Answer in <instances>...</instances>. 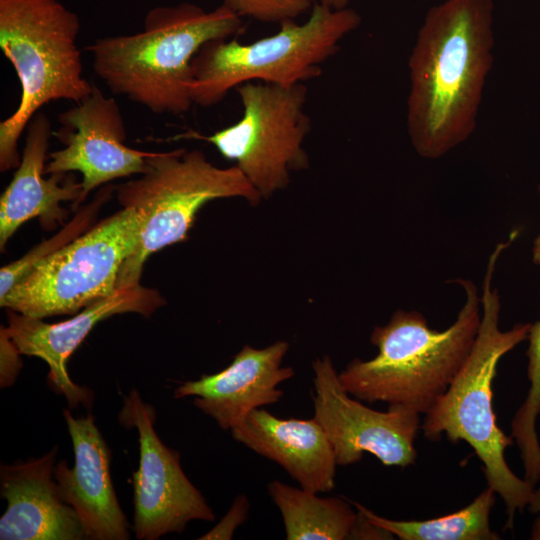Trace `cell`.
<instances>
[{"label":"cell","mask_w":540,"mask_h":540,"mask_svg":"<svg viewBox=\"0 0 540 540\" xmlns=\"http://www.w3.org/2000/svg\"><path fill=\"white\" fill-rule=\"evenodd\" d=\"M493 0H444L418 31L408 67L407 130L417 154L438 159L473 133L493 65Z\"/></svg>","instance_id":"obj_1"},{"label":"cell","mask_w":540,"mask_h":540,"mask_svg":"<svg viewBox=\"0 0 540 540\" xmlns=\"http://www.w3.org/2000/svg\"><path fill=\"white\" fill-rule=\"evenodd\" d=\"M244 29L242 18L222 4L206 11L183 2L151 9L138 33L98 38L86 49L112 93L153 113L180 115L194 104L192 61L198 51Z\"/></svg>","instance_id":"obj_2"},{"label":"cell","mask_w":540,"mask_h":540,"mask_svg":"<svg viewBox=\"0 0 540 540\" xmlns=\"http://www.w3.org/2000/svg\"><path fill=\"white\" fill-rule=\"evenodd\" d=\"M516 238L499 243L489 257L481 296V322L471 352L461 370L435 405L425 414L421 426L425 437L438 440L443 434L452 441L463 440L475 451L484 466L487 486L506 506L507 526L533 497L535 486L514 474L505 460V450L513 444L498 427L493 411L492 382L500 359L526 340L531 323L516 324L507 331L499 328L500 297L492 287L496 264L502 251Z\"/></svg>","instance_id":"obj_3"},{"label":"cell","mask_w":540,"mask_h":540,"mask_svg":"<svg viewBox=\"0 0 540 540\" xmlns=\"http://www.w3.org/2000/svg\"><path fill=\"white\" fill-rule=\"evenodd\" d=\"M466 300L456 320L443 331L429 327L418 311L397 310L385 326H377L371 343L378 354L354 359L338 374L349 395L426 414L447 391L474 345L481 322V298L475 284L454 279Z\"/></svg>","instance_id":"obj_4"},{"label":"cell","mask_w":540,"mask_h":540,"mask_svg":"<svg viewBox=\"0 0 540 540\" xmlns=\"http://www.w3.org/2000/svg\"><path fill=\"white\" fill-rule=\"evenodd\" d=\"M78 15L59 0H0V48L21 86L16 110L0 123V170L19 166L18 140L51 101L80 102L94 85L83 74Z\"/></svg>","instance_id":"obj_5"},{"label":"cell","mask_w":540,"mask_h":540,"mask_svg":"<svg viewBox=\"0 0 540 540\" xmlns=\"http://www.w3.org/2000/svg\"><path fill=\"white\" fill-rule=\"evenodd\" d=\"M361 21L352 8L315 3L305 22L283 21L276 33L256 41L207 42L192 61L193 102L202 107L216 105L231 89L250 81L290 87L317 78L322 65Z\"/></svg>","instance_id":"obj_6"},{"label":"cell","mask_w":540,"mask_h":540,"mask_svg":"<svg viewBox=\"0 0 540 540\" xmlns=\"http://www.w3.org/2000/svg\"><path fill=\"white\" fill-rule=\"evenodd\" d=\"M122 207L139 216L138 243L124 262L117 289L140 285L143 264L154 252L186 238L199 209L219 198H262L235 165L219 168L199 150L154 152L137 179L116 188Z\"/></svg>","instance_id":"obj_7"},{"label":"cell","mask_w":540,"mask_h":540,"mask_svg":"<svg viewBox=\"0 0 540 540\" xmlns=\"http://www.w3.org/2000/svg\"><path fill=\"white\" fill-rule=\"evenodd\" d=\"M138 234L136 210L122 207L38 263L0 299L1 307L43 319L111 296Z\"/></svg>","instance_id":"obj_8"},{"label":"cell","mask_w":540,"mask_h":540,"mask_svg":"<svg viewBox=\"0 0 540 540\" xmlns=\"http://www.w3.org/2000/svg\"><path fill=\"white\" fill-rule=\"evenodd\" d=\"M235 90L243 109L237 122L209 136L187 132L178 137L212 144L225 159L235 162L262 198H267L287 187L291 171L309 166L303 147L311 129L305 109L307 87L250 81Z\"/></svg>","instance_id":"obj_9"},{"label":"cell","mask_w":540,"mask_h":540,"mask_svg":"<svg viewBox=\"0 0 540 540\" xmlns=\"http://www.w3.org/2000/svg\"><path fill=\"white\" fill-rule=\"evenodd\" d=\"M312 368L314 418L333 447L337 465L357 463L364 452L385 466L407 467L415 463L419 413L400 405L376 411L352 399L327 355L314 360Z\"/></svg>","instance_id":"obj_10"},{"label":"cell","mask_w":540,"mask_h":540,"mask_svg":"<svg viewBox=\"0 0 540 540\" xmlns=\"http://www.w3.org/2000/svg\"><path fill=\"white\" fill-rule=\"evenodd\" d=\"M119 420L139 435V468L133 473L134 531L139 540L182 533L192 520L213 521L205 498L180 465V454L168 448L154 430L155 411L136 390L125 398Z\"/></svg>","instance_id":"obj_11"},{"label":"cell","mask_w":540,"mask_h":540,"mask_svg":"<svg viewBox=\"0 0 540 540\" xmlns=\"http://www.w3.org/2000/svg\"><path fill=\"white\" fill-rule=\"evenodd\" d=\"M54 135L64 147L50 153L46 174L77 171L82 175L80 203L98 186L142 174L154 152L125 145L126 128L120 107L95 85L89 96L60 113Z\"/></svg>","instance_id":"obj_12"},{"label":"cell","mask_w":540,"mask_h":540,"mask_svg":"<svg viewBox=\"0 0 540 540\" xmlns=\"http://www.w3.org/2000/svg\"><path fill=\"white\" fill-rule=\"evenodd\" d=\"M163 304L164 300L155 290L141 285L119 288L75 317L54 324L8 310L6 331L21 354L39 357L48 364L50 382L66 397L70 407L79 403L90 405L91 391L75 384L67 372L71 354L98 322L127 312L150 316Z\"/></svg>","instance_id":"obj_13"},{"label":"cell","mask_w":540,"mask_h":540,"mask_svg":"<svg viewBox=\"0 0 540 540\" xmlns=\"http://www.w3.org/2000/svg\"><path fill=\"white\" fill-rule=\"evenodd\" d=\"M63 415L72 440L74 466L60 461L54 479L62 499L77 513L85 538L126 540L127 519L120 508L110 476V452L94 417L75 418L69 410Z\"/></svg>","instance_id":"obj_14"},{"label":"cell","mask_w":540,"mask_h":540,"mask_svg":"<svg viewBox=\"0 0 540 540\" xmlns=\"http://www.w3.org/2000/svg\"><path fill=\"white\" fill-rule=\"evenodd\" d=\"M289 344L277 341L263 349L245 345L225 369L178 386L175 398L194 396V405L223 430H232L255 409L278 402V386L295 374L282 367Z\"/></svg>","instance_id":"obj_15"},{"label":"cell","mask_w":540,"mask_h":540,"mask_svg":"<svg viewBox=\"0 0 540 540\" xmlns=\"http://www.w3.org/2000/svg\"><path fill=\"white\" fill-rule=\"evenodd\" d=\"M57 448L39 458L0 467L1 540H81L85 534L75 510L53 480Z\"/></svg>","instance_id":"obj_16"},{"label":"cell","mask_w":540,"mask_h":540,"mask_svg":"<svg viewBox=\"0 0 540 540\" xmlns=\"http://www.w3.org/2000/svg\"><path fill=\"white\" fill-rule=\"evenodd\" d=\"M25 130L18 169L0 199L1 249L23 223L34 217H39L46 228L63 223L68 213L61 203L70 200L77 206L82 195L81 182L73 175L54 173L44 178L46 153L53 133L47 115L36 113Z\"/></svg>","instance_id":"obj_17"},{"label":"cell","mask_w":540,"mask_h":540,"mask_svg":"<svg viewBox=\"0 0 540 540\" xmlns=\"http://www.w3.org/2000/svg\"><path fill=\"white\" fill-rule=\"evenodd\" d=\"M231 434L255 453L278 463L301 488L323 493L335 487L336 456L314 417L281 419L259 408Z\"/></svg>","instance_id":"obj_18"},{"label":"cell","mask_w":540,"mask_h":540,"mask_svg":"<svg viewBox=\"0 0 540 540\" xmlns=\"http://www.w3.org/2000/svg\"><path fill=\"white\" fill-rule=\"evenodd\" d=\"M268 493L282 515L287 540L348 539L357 511L342 498L319 497L278 480L269 483Z\"/></svg>","instance_id":"obj_19"},{"label":"cell","mask_w":540,"mask_h":540,"mask_svg":"<svg viewBox=\"0 0 540 540\" xmlns=\"http://www.w3.org/2000/svg\"><path fill=\"white\" fill-rule=\"evenodd\" d=\"M496 493L487 488L466 507L454 513L427 520H392L379 516L359 503H353L372 523L401 540H498L491 530L490 513Z\"/></svg>","instance_id":"obj_20"},{"label":"cell","mask_w":540,"mask_h":540,"mask_svg":"<svg viewBox=\"0 0 540 540\" xmlns=\"http://www.w3.org/2000/svg\"><path fill=\"white\" fill-rule=\"evenodd\" d=\"M532 258L540 265V232L534 239ZM529 346L527 376L530 382L527 397L517 410L512 423V437L522 449H533L539 445L536 421L540 414V320L531 324L527 337Z\"/></svg>","instance_id":"obj_21"},{"label":"cell","mask_w":540,"mask_h":540,"mask_svg":"<svg viewBox=\"0 0 540 540\" xmlns=\"http://www.w3.org/2000/svg\"><path fill=\"white\" fill-rule=\"evenodd\" d=\"M111 190V186L102 189L94 202L83 209L55 236L33 248L19 260L2 267L0 271V299L43 259L83 234L89 226L92 217L95 215L96 210L110 196Z\"/></svg>","instance_id":"obj_22"},{"label":"cell","mask_w":540,"mask_h":540,"mask_svg":"<svg viewBox=\"0 0 540 540\" xmlns=\"http://www.w3.org/2000/svg\"><path fill=\"white\" fill-rule=\"evenodd\" d=\"M311 0H223L222 5L239 17L281 23L296 19L311 7Z\"/></svg>","instance_id":"obj_23"},{"label":"cell","mask_w":540,"mask_h":540,"mask_svg":"<svg viewBox=\"0 0 540 540\" xmlns=\"http://www.w3.org/2000/svg\"><path fill=\"white\" fill-rule=\"evenodd\" d=\"M249 502L245 495H239L235 498L227 514L222 520L209 532L199 539L215 540L231 539L235 529L244 523L248 517Z\"/></svg>","instance_id":"obj_24"},{"label":"cell","mask_w":540,"mask_h":540,"mask_svg":"<svg viewBox=\"0 0 540 540\" xmlns=\"http://www.w3.org/2000/svg\"><path fill=\"white\" fill-rule=\"evenodd\" d=\"M1 369L0 386L2 388L13 385L22 366L17 347L11 340L6 328L0 331Z\"/></svg>","instance_id":"obj_25"},{"label":"cell","mask_w":540,"mask_h":540,"mask_svg":"<svg viewBox=\"0 0 540 540\" xmlns=\"http://www.w3.org/2000/svg\"><path fill=\"white\" fill-rule=\"evenodd\" d=\"M348 539H394V536L386 529L372 523L363 513L357 510V517Z\"/></svg>","instance_id":"obj_26"},{"label":"cell","mask_w":540,"mask_h":540,"mask_svg":"<svg viewBox=\"0 0 540 540\" xmlns=\"http://www.w3.org/2000/svg\"><path fill=\"white\" fill-rule=\"evenodd\" d=\"M537 485L528 507L532 513H538L540 516V479Z\"/></svg>","instance_id":"obj_27"},{"label":"cell","mask_w":540,"mask_h":540,"mask_svg":"<svg viewBox=\"0 0 540 540\" xmlns=\"http://www.w3.org/2000/svg\"><path fill=\"white\" fill-rule=\"evenodd\" d=\"M315 3H320L322 5L328 6L332 9H344L348 7L350 0H311Z\"/></svg>","instance_id":"obj_28"},{"label":"cell","mask_w":540,"mask_h":540,"mask_svg":"<svg viewBox=\"0 0 540 540\" xmlns=\"http://www.w3.org/2000/svg\"><path fill=\"white\" fill-rule=\"evenodd\" d=\"M531 538L540 539V516L537 518V520L534 523Z\"/></svg>","instance_id":"obj_29"},{"label":"cell","mask_w":540,"mask_h":540,"mask_svg":"<svg viewBox=\"0 0 540 540\" xmlns=\"http://www.w3.org/2000/svg\"><path fill=\"white\" fill-rule=\"evenodd\" d=\"M538 194H539V198H540V184L538 185Z\"/></svg>","instance_id":"obj_30"}]
</instances>
